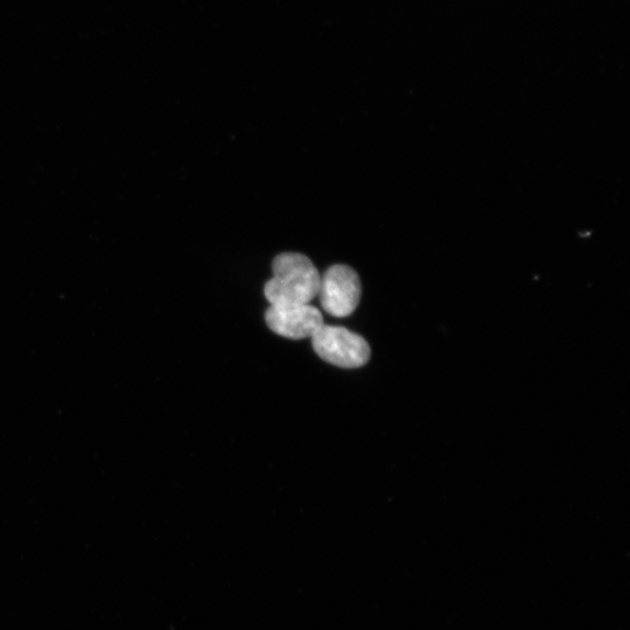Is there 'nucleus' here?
I'll return each mask as SVG.
<instances>
[{
    "label": "nucleus",
    "instance_id": "f257e3e1",
    "mask_svg": "<svg viewBox=\"0 0 630 630\" xmlns=\"http://www.w3.org/2000/svg\"><path fill=\"white\" fill-rule=\"evenodd\" d=\"M273 279L264 288L272 307L308 305L318 297L321 275L308 256L280 254L273 263Z\"/></svg>",
    "mask_w": 630,
    "mask_h": 630
},
{
    "label": "nucleus",
    "instance_id": "f03ea898",
    "mask_svg": "<svg viewBox=\"0 0 630 630\" xmlns=\"http://www.w3.org/2000/svg\"><path fill=\"white\" fill-rule=\"evenodd\" d=\"M311 339L318 356L335 367L354 369L369 362L368 342L345 328L322 324Z\"/></svg>",
    "mask_w": 630,
    "mask_h": 630
},
{
    "label": "nucleus",
    "instance_id": "7ed1b4c3",
    "mask_svg": "<svg viewBox=\"0 0 630 630\" xmlns=\"http://www.w3.org/2000/svg\"><path fill=\"white\" fill-rule=\"evenodd\" d=\"M361 292L356 272L349 265L336 264L321 276L318 297L324 312L346 318L357 309Z\"/></svg>",
    "mask_w": 630,
    "mask_h": 630
},
{
    "label": "nucleus",
    "instance_id": "20e7f679",
    "mask_svg": "<svg viewBox=\"0 0 630 630\" xmlns=\"http://www.w3.org/2000/svg\"><path fill=\"white\" fill-rule=\"evenodd\" d=\"M267 328L274 333L291 340L312 338L322 327V313L312 305H288L272 307L265 312Z\"/></svg>",
    "mask_w": 630,
    "mask_h": 630
}]
</instances>
